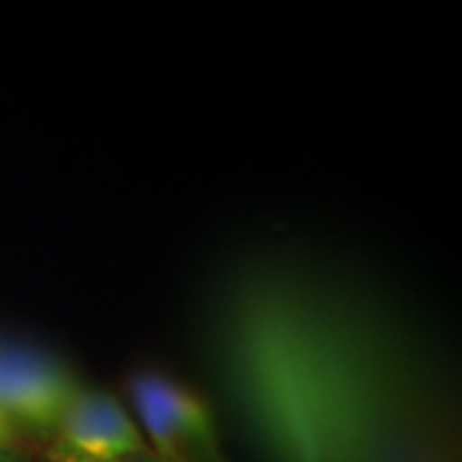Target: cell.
I'll use <instances>...</instances> for the list:
<instances>
[{
    "mask_svg": "<svg viewBox=\"0 0 462 462\" xmlns=\"http://www.w3.org/2000/svg\"><path fill=\"white\" fill-rule=\"evenodd\" d=\"M129 396L144 442L160 462H226L208 403L162 373L142 370L129 380Z\"/></svg>",
    "mask_w": 462,
    "mask_h": 462,
    "instance_id": "obj_1",
    "label": "cell"
},
{
    "mask_svg": "<svg viewBox=\"0 0 462 462\" xmlns=\"http://www.w3.org/2000/svg\"><path fill=\"white\" fill-rule=\"evenodd\" d=\"M80 388L69 365L47 349L0 342V416L14 430L50 434Z\"/></svg>",
    "mask_w": 462,
    "mask_h": 462,
    "instance_id": "obj_2",
    "label": "cell"
},
{
    "mask_svg": "<svg viewBox=\"0 0 462 462\" xmlns=\"http://www.w3.org/2000/svg\"><path fill=\"white\" fill-rule=\"evenodd\" d=\"M149 452L124 403L96 388H80L50 431L51 462H114Z\"/></svg>",
    "mask_w": 462,
    "mask_h": 462,
    "instance_id": "obj_3",
    "label": "cell"
},
{
    "mask_svg": "<svg viewBox=\"0 0 462 462\" xmlns=\"http://www.w3.org/2000/svg\"><path fill=\"white\" fill-rule=\"evenodd\" d=\"M14 437H16V430L0 416V447H14Z\"/></svg>",
    "mask_w": 462,
    "mask_h": 462,
    "instance_id": "obj_4",
    "label": "cell"
},
{
    "mask_svg": "<svg viewBox=\"0 0 462 462\" xmlns=\"http://www.w3.org/2000/svg\"><path fill=\"white\" fill-rule=\"evenodd\" d=\"M0 462H29L14 447H0Z\"/></svg>",
    "mask_w": 462,
    "mask_h": 462,
    "instance_id": "obj_5",
    "label": "cell"
},
{
    "mask_svg": "<svg viewBox=\"0 0 462 462\" xmlns=\"http://www.w3.org/2000/svg\"><path fill=\"white\" fill-rule=\"evenodd\" d=\"M114 462H160L152 452H142V455H132V457H121V460Z\"/></svg>",
    "mask_w": 462,
    "mask_h": 462,
    "instance_id": "obj_6",
    "label": "cell"
}]
</instances>
